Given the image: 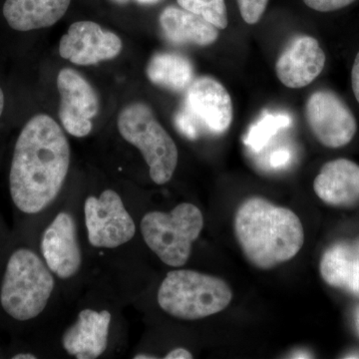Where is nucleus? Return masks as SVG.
<instances>
[{"label":"nucleus","instance_id":"obj_1","mask_svg":"<svg viewBox=\"0 0 359 359\" xmlns=\"http://www.w3.org/2000/svg\"><path fill=\"white\" fill-rule=\"evenodd\" d=\"M70 146L60 125L37 114L21 130L14 148L11 199L25 214H39L57 198L70 167Z\"/></svg>","mask_w":359,"mask_h":359},{"label":"nucleus","instance_id":"obj_2","mask_svg":"<svg viewBox=\"0 0 359 359\" xmlns=\"http://www.w3.org/2000/svg\"><path fill=\"white\" fill-rule=\"evenodd\" d=\"M233 231L247 261L262 271L290 262L304 244V226L297 215L262 197L241 203Z\"/></svg>","mask_w":359,"mask_h":359},{"label":"nucleus","instance_id":"obj_3","mask_svg":"<svg viewBox=\"0 0 359 359\" xmlns=\"http://www.w3.org/2000/svg\"><path fill=\"white\" fill-rule=\"evenodd\" d=\"M233 299L230 285L212 275L175 269L167 273L158 290L160 308L183 320H198L228 308Z\"/></svg>","mask_w":359,"mask_h":359},{"label":"nucleus","instance_id":"obj_4","mask_svg":"<svg viewBox=\"0 0 359 359\" xmlns=\"http://www.w3.org/2000/svg\"><path fill=\"white\" fill-rule=\"evenodd\" d=\"M55 287L52 271L32 250H15L7 263L0 302L14 320L26 321L42 313Z\"/></svg>","mask_w":359,"mask_h":359},{"label":"nucleus","instance_id":"obj_5","mask_svg":"<svg viewBox=\"0 0 359 359\" xmlns=\"http://www.w3.org/2000/svg\"><path fill=\"white\" fill-rule=\"evenodd\" d=\"M117 126L124 140L140 151L152 181L167 184L178 165V148L153 110L143 102L129 104L119 113Z\"/></svg>","mask_w":359,"mask_h":359},{"label":"nucleus","instance_id":"obj_6","mask_svg":"<svg viewBox=\"0 0 359 359\" xmlns=\"http://www.w3.org/2000/svg\"><path fill=\"white\" fill-rule=\"evenodd\" d=\"M203 228L204 216L191 203H181L170 212H147L141 221L142 236L149 249L173 268L185 266Z\"/></svg>","mask_w":359,"mask_h":359},{"label":"nucleus","instance_id":"obj_7","mask_svg":"<svg viewBox=\"0 0 359 359\" xmlns=\"http://www.w3.org/2000/svg\"><path fill=\"white\" fill-rule=\"evenodd\" d=\"M233 119V100L226 87L214 77L200 76L187 90L175 124L189 139H197L202 133H226Z\"/></svg>","mask_w":359,"mask_h":359},{"label":"nucleus","instance_id":"obj_8","mask_svg":"<svg viewBox=\"0 0 359 359\" xmlns=\"http://www.w3.org/2000/svg\"><path fill=\"white\" fill-rule=\"evenodd\" d=\"M85 224L90 244L115 249L134 238L136 224L119 194L105 190L99 197L90 196L84 204Z\"/></svg>","mask_w":359,"mask_h":359},{"label":"nucleus","instance_id":"obj_9","mask_svg":"<svg viewBox=\"0 0 359 359\" xmlns=\"http://www.w3.org/2000/svg\"><path fill=\"white\" fill-rule=\"evenodd\" d=\"M304 112L311 133L325 147H344L353 141L358 131L353 111L330 90H318L311 94Z\"/></svg>","mask_w":359,"mask_h":359},{"label":"nucleus","instance_id":"obj_10","mask_svg":"<svg viewBox=\"0 0 359 359\" xmlns=\"http://www.w3.org/2000/svg\"><path fill=\"white\" fill-rule=\"evenodd\" d=\"M56 82L60 94L59 119L63 128L77 138L86 137L91 133L92 120L100 109L96 90L81 73L71 68L60 70Z\"/></svg>","mask_w":359,"mask_h":359},{"label":"nucleus","instance_id":"obj_11","mask_svg":"<svg viewBox=\"0 0 359 359\" xmlns=\"http://www.w3.org/2000/svg\"><path fill=\"white\" fill-rule=\"evenodd\" d=\"M122 47L116 33L93 21H77L61 37L59 54L73 65L89 66L117 57Z\"/></svg>","mask_w":359,"mask_h":359},{"label":"nucleus","instance_id":"obj_12","mask_svg":"<svg viewBox=\"0 0 359 359\" xmlns=\"http://www.w3.org/2000/svg\"><path fill=\"white\" fill-rule=\"evenodd\" d=\"M42 256L52 273L67 280L81 268L82 255L72 215L60 212L45 229L41 238Z\"/></svg>","mask_w":359,"mask_h":359},{"label":"nucleus","instance_id":"obj_13","mask_svg":"<svg viewBox=\"0 0 359 359\" xmlns=\"http://www.w3.org/2000/svg\"><path fill=\"white\" fill-rule=\"evenodd\" d=\"M325 62L327 56L318 40L309 35H297L276 59V77L287 88H304L320 76Z\"/></svg>","mask_w":359,"mask_h":359},{"label":"nucleus","instance_id":"obj_14","mask_svg":"<svg viewBox=\"0 0 359 359\" xmlns=\"http://www.w3.org/2000/svg\"><path fill=\"white\" fill-rule=\"evenodd\" d=\"M111 320L108 311L86 309L80 311L77 320L62 335L63 348L78 359L100 358L107 349Z\"/></svg>","mask_w":359,"mask_h":359},{"label":"nucleus","instance_id":"obj_15","mask_svg":"<svg viewBox=\"0 0 359 359\" xmlns=\"http://www.w3.org/2000/svg\"><path fill=\"white\" fill-rule=\"evenodd\" d=\"M313 190L323 203L349 208L359 203V166L353 161L337 159L325 163L313 182Z\"/></svg>","mask_w":359,"mask_h":359},{"label":"nucleus","instance_id":"obj_16","mask_svg":"<svg viewBox=\"0 0 359 359\" xmlns=\"http://www.w3.org/2000/svg\"><path fill=\"white\" fill-rule=\"evenodd\" d=\"M161 29L172 43L209 46L219 39L216 26L182 7L170 6L159 16Z\"/></svg>","mask_w":359,"mask_h":359},{"label":"nucleus","instance_id":"obj_17","mask_svg":"<svg viewBox=\"0 0 359 359\" xmlns=\"http://www.w3.org/2000/svg\"><path fill=\"white\" fill-rule=\"evenodd\" d=\"M71 0H6L4 18L18 32H32L57 23L69 8Z\"/></svg>","mask_w":359,"mask_h":359},{"label":"nucleus","instance_id":"obj_18","mask_svg":"<svg viewBox=\"0 0 359 359\" xmlns=\"http://www.w3.org/2000/svg\"><path fill=\"white\" fill-rule=\"evenodd\" d=\"M320 273L327 285L359 297V245H332L321 257Z\"/></svg>","mask_w":359,"mask_h":359},{"label":"nucleus","instance_id":"obj_19","mask_svg":"<svg viewBox=\"0 0 359 359\" xmlns=\"http://www.w3.org/2000/svg\"><path fill=\"white\" fill-rule=\"evenodd\" d=\"M146 74L151 83L169 91L181 93L195 80L190 59L175 52H158L149 60Z\"/></svg>","mask_w":359,"mask_h":359},{"label":"nucleus","instance_id":"obj_20","mask_svg":"<svg viewBox=\"0 0 359 359\" xmlns=\"http://www.w3.org/2000/svg\"><path fill=\"white\" fill-rule=\"evenodd\" d=\"M180 7L197 14L218 29L229 25L228 9L224 0H177Z\"/></svg>","mask_w":359,"mask_h":359},{"label":"nucleus","instance_id":"obj_21","mask_svg":"<svg viewBox=\"0 0 359 359\" xmlns=\"http://www.w3.org/2000/svg\"><path fill=\"white\" fill-rule=\"evenodd\" d=\"M290 122L287 115H266L256 126L250 130L247 143L255 150H259L269 140V137L282 127H287Z\"/></svg>","mask_w":359,"mask_h":359},{"label":"nucleus","instance_id":"obj_22","mask_svg":"<svg viewBox=\"0 0 359 359\" xmlns=\"http://www.w3.org/2000/svg\"><path fill=\"white\" fill-rule=\"evenodd\" d=\"M269 0H237L241 16L247 25H255L262 20Z\"/></svg>","mask_w":359,"mask_h":359},{"label":"nucleus","instance_id":"obj_23","mask_svg":"<svg viewBox=\"0 0 359 359\" xmlns=\"http://www.w3.org/2000/svg\"><path fill=\"white\" fill-rule=\"evenodd\" d=\"M309 8L318 13H332L353 4L355 0H302Z\"/></svg>","mask_w":359,"mask_h":359},{"label":"nucleus","instance_id":"obj_24","mask_svg":"<svg viewBox=\"0 0 359 359\" xmlns=\"http://www.w3.org/2000/svg\"><path fill=\"white\" fill-rule=\"evenodd\" d=\"M351 86L356 100L359 103V52L354 59L353 69H351Z\"/></svg>","mask_w":359,"mask_h":359},{"label":"nucleus","instance_id":"obj_25","mask_svg":"<svg viewBox=\"0 0 359 359\" xmlns=\"http://www.w3.org/2000/svg\"><path fill=\"white\" fill-rule=\"evenodd\" d=\"M166 359H192L193 354L190 353V351H187L186 348H183V347H178V348H175L173 351H170L169 353H167V355L165 356Z\"/></svg>","mask_w":359,"mask_h":359},{"label":"nucleus","instance_id":"obj_26","mask_svg":"<svg viewBox=\"0 0 359 359\" xmlns=\"http://www.w3.org/2000/svg\"><path fill=\"white\" fill-rule=\"evenodd\" d=\"M289 157L290 154L287 151H278L271 156V162L273 166H280L287 162Z\"/></svg>","mask_w":359,"mask_h":359},{"label":"nucleus","instance_id":"obj_27","mask_svg":"<svg viewBox=\"0 0 359 359\" xmlns=\"http://www.w3.org/2000/svg\"><path fill=\"white\" fill-rule=\"evenodd\" d=\"M13 359H35L36 356L33 355L32 353H20L14 355Z\"/></svg>","mask_w":359,"mask_h":359},{"label":"nucleus","instance_id":"obj_28","mask_svg":"<svg viewBox=\"0 0 359 359\" xmlns=\"http://www.w3.org/2000/svg\"><path fill=\"white\" fill-rule=\"evenodd\" d=\"M4 109V94L2 91L1 87H0V117H1L2 113Z\"/></svg>","mask_w":359,"mask_h":359},{"label":"nucleus","instance_id":"obj_29","mask_svg":"<svg viewBox=\"0 0 359 359\" xmlns=\"http://www.w3.org/2000/svg\"><path fill=\"white\" fill-rule=\"evenodd\" d=\"M135 359H154L157 358V356L151 355V354L141 353L137 354L134 356Z\"/></svg>","mask_w":359,"mask_h":359},{"label":"nucleus","instance_id":"obj_30","mask_svg":"<svg viewBox=\"0 0 359 359\" xmlns=\"http://www.w3.org/2000/svg\"><path fill=\"white\" fill-rule=\"evenodd\" d=\"M111 1L114 2L116 4H119V6H125V4H128L130 0H111Z\"/></svg>","mask_w":359,"mask_h":359},{"label":"nucleus","instance_id":"obj_31","mask_svg":"<svg viewBox=\"0 0 359 359\" xmlns=\"http://www.w3.org/2000/svg\"><path fill=\"white\" fill-rule=\"evenodd\" d=\"M141 4H152V2H155L156 0H138Z\"/></svg>","mask_w":359,"mask_h":359},{"label":"nucleus","instance_id":"obj_32","mask_svg":"<svg viewBox=\"0 0 359 359\" xmlns=\"http://www.w3.org/2000/svg\"><path fill=\"white\" fill-rule=\"evenodd\" d=\"M359 321V320H358Z\"/></svg>","mask_w":359,"mask_h":359}]
</instances>
